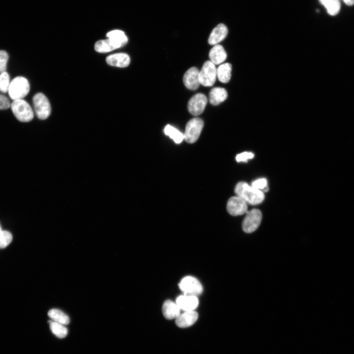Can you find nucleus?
I'll return each instance as SVG.
<instances>
[{"label":"nucleus","instance_id":"obj_1","mask_svg":"<svg viewBox=\"0 0 354 354\" xmlns=\"http://www.w3.org/2000/svg\"><path fill=\"white\" fill-rule=\"evenodd\" d=\"M235 192L237 196L251 205L261 204L265 198L262 190L250 186L244 182L239 183L236 186Z\"/></svg>","mask_w":354,"mask_h":354},{"label":"nucleus","instance_id":"obj_2","mask_svg":"<svg viewBox=\"0 0 354 354\" xmlns=\"http://www.w3.org/2000/svg\"><path fill=\"white\" fill-rule=\"evenodd\" d=\"M30 89L28 80L24 77L18 76L10 83L8 92L13 100L22 99L29 93Z\"/></svg>","mask_w":354,"mask_h":354},{"label":"nucleus","instance_id":"obj_3","mask_svg":"<svg viewBox=\"0 0 354 354\" xmlns=\"http://www.w3.org/2000/svg\"><path fill=\"white\" fill-rule=\"evenodd\" d=\"M11 108L16 118L21 122H29L34 117L31 106L23 99L14 100L11 104Z\"/></svg>","mask_w":354,"mask_h":354},{"label":"nucleus","instance_id":"obj_4","mask_svg":"<svg viewBox=\"0 0 354 354\" xmlns=\"http://www.w3.org/2000/svg\"><path fill=\"white\" fill-rule=\"evenodd\" d=\"M35 112L37 118L44 120L51 114L52 108L49 101L42 93L36 94L33 99Z\"/></svg>","mask_w":354,"mask_h":354},{"label":"nucleus","instance_id":"obj_5","mask_svg":"<svg viewBox=\"0 0 354 354\" xmlns=\"http://www.w3.org/2000/svg\"><path fill=\"white\" fill-rule=\"evenodd\" d=\"M204 122L199 118L191 119L186 124L184 139L189 144L195 143L199 138L204 127Z\"/></svg>","mask_w":354,"mask_h":354},{"label":"nucleus","instance_id":"obj_6","mask_svg":"<svg viewBox=\"0 0 354 354\" xmlns=\"http://www.w3.org/2000/svg\"><path fill=\"white\" fill-rule=\"evenodd\" d=\"M217 76L215 65L210 61L205 63L199 71V79L200 84L205 87H211L216 82Z\"/></svg>","mask_w":354,"mask_h":354},{"label":"nucleus","instance_id":"obj_7","mask_svg":"<svg viewBox=\"0 0 354 354\" xmlns=\"http://www.w3.org/2000/svg\"><path fill=\"white\" fill-rule=\"evenodd\" d=\"M246 213L242 222V227L244 232L251 233L259 227L262 215L261 211L258 209H253Z\"/></svg>","mask_w":354,"mask_h":354},{"label":"nucleus","instance_id":"obj_8","mask_svg":"<svg viewBox=\"0 0 354 354\" xmlns=\"http://www.w3.org/2000/svg\"><path fill=\"white\" fill-rule=\"evenodd\" d=\"M208 103L206 96L203 93H197L192 96L188 101L187 110L189 113L197 116L203 113Z\"/></svg>","mask_w":354,"mask_h":354},{"label":"nucleus","instance_id":"obj_9","mask_svg":"<svg viewBox=\"0 0 354 354\" xmlns=\"http://www.w3.org/2000/svg\"><path fill=\"white\" fill-rule=\"evenodd\" d=\"M184 295L197 296L203 292L204 288L196 278L188 276L184 278L179 284Z\"/></svg>","mask_w":354,"mask_h":354},{"label":"nucleus","instance_id":"obj_10","mask_svg":"<svg viewBox=\"0 0 354 354\" xmlns=\"http://www.w3.org/2000/svg\"><path fill=\"white\" fill-rule=\"evenodd\" d=\"M227 210L233 216L242 215L247 212V203L239 196L232 197L227 202Z\"/></svg>","mask_w":354,"mask_h":354},{"label":"nucleus","instance_id":"obj_11","mask_svg":"<svg viewBox=\"0 0 354 354\" xmlns=\"http://www.w3.org/2000/svg\"><path fill=\"white\" fill-rule=\"evenodd\" d=\"M176 303L181 310L194 311L198 306L199 300L196 296L184 295L179 296Z\"/></svg>","mask_w":354,"mask_h":354},{"label":"nucleus","instance_id":"obj_12","mask_svg":"<svg viewBox=\"0 0 354 354\" xmlns=\"http://www.w3.org/2000/svg\"><path fill=\"white\" fill-rule=\"evenodd\" d=\"M199 71L195 67H192L185 74L183 82L188 89L194 91L197 90L200 85L199 79Z\"/></svg>","mask_w":354,"mask_h":354},{"label":"nucleus","instance_id":"obj_13","mask_svg":"<svg viewBox=\"0 0 354 354\" xmlns=\"http://www.w3.org/2000/svg\"><path fill=\"white\" fill-rule=\"evenodd\" d=\"M198 318V315L194 311L185 312L176 319V324L180 328H187L193 325Z\"/></svg>","mask_w":354,"mask_h":354},{"label":"nucleus","instance_id":"obj_14","mask_svg":"<svg viewBox=\"0 0 354 354\" xmlns=\"http://www.w3.org/2000/svg\"><path fill=\"white\" fill-rule=\"evenodd\" d=\"M228 33L227 27L224 24H220L211 33L208 39L209 43L211 45L218 44L226 38Z\"/></svg>","mask_w":354,"mask_h":354},{"label":"nucleus","instance_id":"obj_15","mask_svg":"<svg viewBox=\"0 0 354 354\" xmlns=\"http://www.w3.org/2000/svg\"><path fill=\"white\" fill-rule=\"evenodd\" d=\"M121 47L120 44L113 39L109 38L100 40L97 41L94 45L95 51L100 54H106L113 51Z\"/></svg>","mask_w":354,"mask_h":354},{"label":"nucleus","instance_id":"obj_16","mask_svg":"<svg viewBox=\"0 0 354 354\" xmlns=\"http://www.w3.org/2000/svg\"><path fill=\"white\" fill-rule=\"evenodd\" d=\"M106 61L111 66L125 68L130 64V59L128 55L119 53L109 56L106 59Z\"/></svg>","mask_w":354,"mask_h":354},{"label":"nucleus","instance_id":"obj_17","mask_svg":"<svg viewBox=\"0 0 354 354\" xmlns=\"http://www.w3.org/2000/svg\"><path fill=\"white\" fill-rule=\"evenodd\" d=\"M227 54L223 46L215 45L210 50L209 58L215 65L224 63L227 58Z\"/></svg>","mask_w":354,"mask_h":354},{"label":"nucleus","instance_id":"obj_18","mask_svg":"<svg viewBox=\"0 0 354 354\" xmlns=\"http://www.w3.org/2000/svg\"><path fill=\"white\" fill-rule=\"evenodd\" d=\"M162 311L165 317L168 320L176 319L181 314V310L177 303L170 300L164 302Z\"/></svg>","mask_w":354,"mask_h":354},{"label":"nucleus","instance_id":"obj_19","mask_svg":"<svg viewBox=\"0 0 354 354\" xmlns=\"http://www.w3.org/2000/svg\"><path fill=\"white\" fill-rule=\"evenodd\" d=\"M228 97L227 91L223 88L216 87L211 90L209 93V101L212 105L218 106Z\"/></svg>","mask_w":354,"mask_h":354},{"label":"nucleus","instance_id":"obj_20","mask_svg":"<svg viewBox=\"0 0 354 354\" xmlns=\"http://www.w3.org/2000/svg\"><path fill=\"white\" fill-rule=\"evenodd\" d=\"M232 66L229 63L221 65L217 69V77L223 83H228L231 77Z\"/></svg>","mask_w":354,"mask_h":354},{"label":"nucleus","instance_id":"obj_21","mask_svg":"<svg viewBox=\"0 0 354 354\" xmlns=\"http://www.w3.org/2000/svg\"><path fill=\"white\" fill-rule=\"evenodd\" d=\"M48 317L56 322L64 325H67L70 323L69 317L62 311L58 309H52L48 313Z\"/></svg>","mask_w":354,"mask_h":354},{"label":"nucleus","instance_id":"obj_22","mask_svg":"<svg viewBox=\"0 0 354 354\" xmlns=\"http://www.w3.org/2000/svg\"><path fill=\"white\" fill-rule=\"evenodd\" d=\"M319 2L326 8L330 16H335L339 13L340 10L339 0H319Z\"/></svg>","mask_w":354,"mask_h":354},{"label":"nucleus","instance_id":"obj_23","mask_svg":"<svg viewBox=\"0 0 354 354\" xmlns=\"http://www.w3.org/2000/svg\"><path fill=\"white\" fill-rule=\"evenodd\" d=\"M50 328L52 333L57 337L63 338L68 335V329L65 325L54 322L52 320L49 321Z\"/></svg>","mask_w":354,"mask_h":354},{"label":"nucleus","instance_id":"obj_24","mask_svg":"<svg viewBox=\"0 0 354 354\" xmlns=\"http://www.w3.org/2000/svg\"><path fill=\"white\" fill-rule=\"evenodd\" d=\"M108 38L113 39L115 41L119 44L121 47L127 44L128 42V38L125 33L121 30H113L110 32L107 35Z\"/></svg>","mask_w":354,"mask_h":354},{"label":"nucleus","instance_id":"obj_25","mask_svg":"<svg viewBox=\"0 0 354 354\" xmlns=\"http://www.w3.org/2000/svg\"><path fill=\"white\" fill-rule=\"evenodd\" d=\"M165 132L177 144L181 143L184 139V134L169 125H167L165 128Z\"/></svg>","mask_w":354,"mask_h":354},{"label":"nucleus","instance_id":"obj_26","mask_svg":"<svg viewBox=\"0 0 354 354\" xmlns=\"http://www.w3.org/2000/svg\"><path fill=\"white\" fill-rule=\"evenodd\" d=\"M13 235L9 231L2 230L0 232V248L7 247L13 241Z\"/></svg>","mask_w":354,"mask_h":354},{"label":"nucleus","instance_id":"obj_27","mask_svg":"<svg viewBox=\"0 0 354 354\" xmlns=\"http://www.w3.org/2000/svg\"><path fill=\"white\" fill-rule=\"evenodd\" d=\"M10 77L6 72L0 74V92L5 93L8 92L10 84Z\"/></svg>","mask_w":354,"mask_h":354},{"label":"nucleus","instance_id":"obj_28","mask_svg":"<svg viewBox=\"0 0 354 354\" xmlns=\"http://www.w3.org/2000/svg\"><path fill=\"white\" fill-rule=\"evenodd\" d=\"M252 186L261 190H262L263 192H268L269 191L267 180L265 178L260 179L255 181L252 183Z\"/></svg>","mask_w":354,"mask_h":354},{"label":"nucleus","instance_id":"obj_29","mask_svg":"<svg viewBox=\"0 0 354 354\" xmlns=\"http://www.w3.org/2000/svg\"><path fill=\"white\" fill-rule=\"evenodd\" d=\"M9 57V55L4 50L0 51V73L1 74L6 71Z\"/></svg>","mask_w":354,"mask_h":354},{"label":"nucleus","instance_id":"obj_30","mask_svg":"<svg viewBox=\"0 0 354 354\" xmlns=\"http://www.w3.org/2000/svg\"><path fill=\"white\" fill-rule=\"evenodd\" d=\"M255 155L252 153L250 152H243L241 154H238L236 157V161L237 162H246L248 160L254 158Z\"/></svg>","mask_w":354,"mask_h":354},{"label":"nucleus","instance_id":"obj_31","mask_svg":"<svg viewBox=\"0 0 354 354\" xmlns=\"http://www.w3.org/2000/svg\"><path fill=\"white\" fill-rule=\"evenodd\" d=\"M11 107L9 99L5 96L0 94V110H6Z\"/></svg>","mask_w":354,"mask_h":354},{"label":"nucleus","instance_id":"obj_32","mask_svg":"<svg viewBox=\"0 0 354 354\" xmlns=\"http://www.w3.org/2000/svg\"><path fill=\"white\" fill-rule=\"evenodd\" d=\"M343 1L345 4L349 6L354 5V0H343Z\"/></svg>","mask_w":354,"mask_h":354},{"label":"nucleus","instance_id":"obj_33","mask_svg":"<svg viewBox=\"0 0 354 354\" xmlns=\"http://www.w3.org/2000/svg\"><path fill=\"white\" fill-rule=\"evenodd\" d=\"M2 230V228L1 224H0V232H1Z\"/></svg>","mask_w":354,"mask_h":354}]
</instances>
